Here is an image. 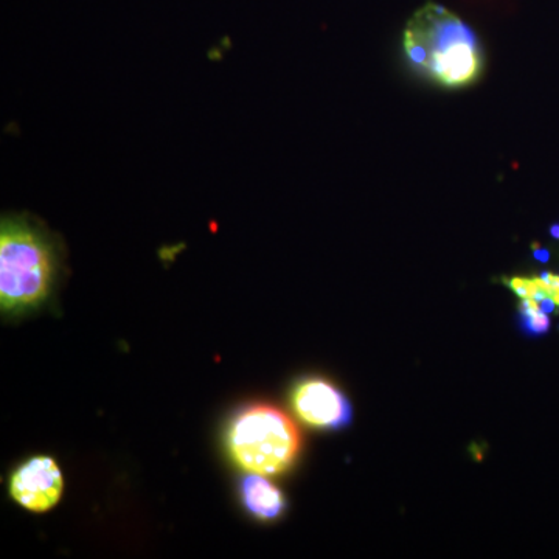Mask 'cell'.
<instances>
[{
    "mask_svg": "<svg viewBox=\"0 0 559 559\" xmlns=\"http://www.w3.org/2000/svg\"><path fill=\"white\" fill-rule=\"evenodd\" d=\"M293 407L300 419L318 429L347 428L353 419V407L347 396L331 382L312 378L294 389Z\"/></svg>",
    "mask_w": 559,
    "mask_h": 559,
    "instance_id": "277c9868",
    "label": "cell"
},
{
    "mask_svg": "<svg viewBox=\"0 0 559 559\" xmlns=\"http://www.w3.org/2000/svg\"><path fill=\"white\" fill-rule=\"evenodd\" d=\"M64 480L53 459L33 457L14 471L10 480L11 498L24 509L44 513L60 502Z\"/></svg>",
    "mask_w": 559,
    "mask_h": 559,
    "instance_id": "5b68a950",
    "label": "cell"
},
{
    "mask_svg": "<svg viewBox=\"0 0 559 559\" xmlns=\"http://www.w3.org/2000/svg\"><path fill=\"white\" fill-rule=\"evenodd\" d=\"M539 308L546 314H551V312L557 311L558 304L551 297H546V299L539 301Z\"/></svg>",
    "mask_w": 559,
    "mask_h": 559,
    "instance_id": "ba28073f",
    "label": "cell"
},
{
    "mask_svg": "<svg viewBox=\"0 0 559 559\" xmlns=\"http://www.w3.org/2000/svg\"><path fill=\"white\" fill-rule=\"evenodd\" d=\"M58 249L28 216H3L0 224V305L3 312L39 307L58 275Z\"/></svg>",
    "mask_w": 559,
    "mask_h": 559,
    "instance_id": "6da1fadb",
    "label": "cell"
},
{
    "mask_svg": "<svg viewBox=\"0 0 559 559\" xmlns=\"http://www.w3.org/2000/svg\"><path fill=\"white\" fill-rule=\"evenodd\" d=\"M522 325L530 334L547 333L550 329L549 314L539 308V304L533 299H522L521 304Z\"/></svg>",
    "mask_w": 559,
    "mask_h": 559,
    "instance_id": "52a82bcc",
    "label": "cell"
},
{
    "mask_svg": "<svg viewBox=\"0 0 559 559\" xmlns=\"http://www.w3.org/2000/svg\"><path fill=\"white\" fill-rule=\"evenodd\" d=\"M301 447L293 419L272 406H250L231 419L227 448L246 473L278 476L296 462Z\"/></svg>",
    "mask_w": 559,
    "mask_h": 559,
    "instance_id": "3957f363",
    "label": "cell"
},
{
    "mask_svg": "<svg viewBox=\"0 0 559 559\" xmlns=\"http://www.w3.org/2000/svg\"><path fill=\"white\" fill-rule=\"evenodd\" d=\"M404 49L412 64L447 87H460L480 72L476 35L457 14L428 2L407 22Z\"/></svg>",
    "mask_w": 559,
    "mask_h": 559,
    "instance_id": "7a4b0ae2",
    "label": "cell"
},
{
    "mask_svg": "<svg viewBox=\"0 0 559 559\" xmlns=\"http://www.w3.org/2000/svg\"><path fill=\"white\" fill-rule=\"evenodd\" d=\"M533 255L535 259L540 261V263H547L550 260V252L547 249L538 248V245L533 246Z\"/></svg>",
    "mask_w": 559,
    "mask_h": 559,
    "instance_id": "9c48e42d",
    "label": "cell"
},
{
    "mask_svg": "<svg viewBox=\"0 0 559 559\" xmlns=\"http://www.w3.org/2000/svg\"><path fill=\"white\" fill-rule=\"evenodd\" d=\"M240 491L246 510L259 520H277L286 509L285 496L266 476L249 473L241 480Z\"/></svg>",
    "mask_w": 559,
    "mask_h": 559,
    "instance_id": "8992f818",
    "label": "cell"
},
{
    "mask_svg": "<svg viewBox=\"0 0 559 559\" xmlns=\"http://www.w3.org/2000/svg\"><path fill=\"white\" fill-rule=\"evenodd\" d=\"M550 235H551V237L557 238V240H559V226H558V224H555V226L550 227Z\"/></svg>",
    "mask_w": 559,
    "mask_h": 559,
    "instance_id": "30bf717a",
    "label": "cell"
}]
</instances>
